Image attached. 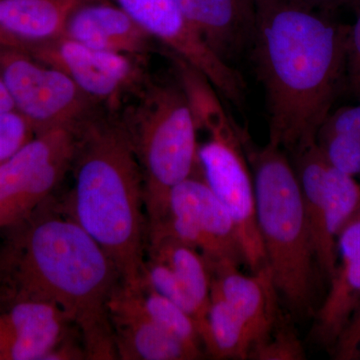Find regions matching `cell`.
<instances>
[{
	"label": "cell",
	"instance_id": "obj_1",
	"mask_svg": "<svg viewBox=\"0 0 360 360\" xmlns=\"http://www.w3.org/2000/svg\"><path fill=\"white\" fill-rule=\"evenodd\" d=\"M6 231L2 302L52 303L79 331L87 359H118L110 305L122 281L105 251L54 196Z\"/></svg>",
	"mask_w": 360,
	"mask_h": 360
},
{
	"label": "cell",
	"instance_id": "obj_2",
	"mask_svg": "<svg viewBox=\"0 0 360 360\" xmlns=\"http://www.w3.org/2000/svg\"><path fill=\"white\" fill-rule=\"evenodd\" d=\"M349 28L288 0L257 13L250 51L264 90L269 143L292 155L316 142L345 84Z\"/></svg>",
	"mask_w": 360,
	"mask_h": 360
},
{
	"label": "cell",
	"instance_id": "obj_3",
	"mask_svg": "<svg viewBox=\"0 0 360 360\" xmlns=\"http://www.w3.org/2000/svg\"><path fill=\"white\" fill-rule=\"evenodd\" d=\"M73 187L61 201L110 257L122 285L143 281L148 224L139 161L117 112L97 106L73 129Z\"/></svg>",
	"mask_w": 360,
	"mask_h": 360
},
{
	"label": "cell",
	"instance_id": "obj_4",
	"mask_svg": "<svg viewBox=\"0 0 360 360\" xmlns=\"http://www.w3.org/2000/svg\"><path fill=\"white\" fill-rule=\"evenodd\" d=\"M117 115L141 167L149 233L165 224L172 189L200 174L198 124L179 82L150 75Z\"/></svg>",
	"mask_w": 360,
	"mask_h": 360
},
{
	"label": "cell",
	"instance_id": "obj_5",
	"mask_svg": "<svg viewBox=\"0 0 360 360\" xmlns=\"http://www.w3.org/2000/svg\"><path fill=\"white\" fill-rule=\"evenodd\" d=\"M245 143L258 229L277 293L293 314H309L317 264L295 167L283 149L269 142L255 146L246 131Z\"/></svg>",
	"mask_w": 360,
	"mask_h": 360
},
{
	"label": "cell",
	"instance_id": "obj_6",
	"mask_svg": "<svg viewBox=\"0 0 360 360\" xmlns=\"http://www.w3.org/2000/svg\"><path fill=\"white\" fill-rule=\"evenodd\" d=\"M217 90L205 78H191L186 94L198 130L207 139L198 148L200 174L229 213L251 272L267 266L266 255L258 229L255 189L246 155L245 130L225 111Z\"/></svg>",
	"mask_w": 360,
	"mask_h": 360
},
{
	"label": "cell",
	"instance_id": "obj_7",
	"mask_svg": "<svg viewBox=\"0 0 360 360\" xmlns=\"http://www.w3.org/2000/svg\"><path fill=\"white\" fill-rule=\"evenodd\" d=\"M0 77L13 101L37 134L58 127L73 129L99 104L63 71L27 52L0 47Z\"/></svg>",
	"mask_w": 360,
	"mask_h": 360
},
{
	"label": "cell",
	"instance_id": "obj_8",
	"mask_svg": "<svg viewBox=\"0 0 360 360\" xmlns=\"http://www.w3.org/2000/svg\"><path fill=\"white\" fill-rule=\"evenodd\" d=\"M73 129L58 127L37 134L0 165V229L25 219L54 196L70 170Z\"/></svg>",
	"mask_w": 360,
	"mask_h": 360
},
{
	"label": "cell",
	"instance_id": "obj_9",
	"mask_svg": "<svg viewBox=\"0 0 360 360\" xmlns=\"http://www.w3.org/2000/svg\"><path fill=\"white\" fill-rule=\"evenodd\" d=\"M158 231L169 232L200 251L212 271L245 264L238 229L201 174L172 189L165 224L149 233Z\"/></svg>",
	"mask_w": 360,
	"mask_h": 360
},
{
	"label": "cell",
	"instance_id": "obj_10",
	"mask_svg": "<svg viewBox=\"0 0 360 360\" xmlns=\"http://www.w3.org/2000/svg\"><path fill=\"white\" fill-rule=\"evenodd\" d=\"M27 53L63 71L94 103L115 112L149 77L146 59L98 51L65 37Z\"/></svg>",
	"mask_w": 360,
	"mask_h": 360
},
{
	"label": "cell",
	"instance_id": "obj_11",
	"mask_svg": "<svg viewBox=\"0 0 360 360\" xmlns=\"http://www.w3.org/2000/svg\"><path fill=\"white\" fill-rule=\"evenodd\" d=\"M132 20L213 84H224L231 68L189 25L176 0H113Z\"/></svg>",
	"mask_w": 360,
	"mask_h": 360
},
{
	"label": "cell",
	"instance_id": "obj_12",
	"mask_svg": "<svg viewBox=\"0 0 360 360\" xmlns=\"http://www.w3.org/2000/svg\"><path fill=\"white\" fill-rule=\"evenodd\" d=\"M2 302V360H45L66 336L77 329L65 312L52 303L25 298Z\"/></svg>",
	"mask_w": 360,
	"mask_h": 360
},
{
	"label": "cell",
	"instance_id": "obj_13",
	"mask_svg": "<svg viewBox=\"0 0 360 360\" xmlns=\"http://www.w3.org/2000/svg\"><path fill=\"white\" fill-rule=\"evenodd\" d=\"M329 283L314 335L331 350L360 307V200L336 239V266Z\"/></svg>",
	"mask_w": 360,
	"mask_h": 360
},
{
	"label": "cell",
	"instance_id": "obj_14",
	"mask_svg": "<svg viewBox=\"0 0 360 360\" xmlns=\"http://www.w3.org/2000/svg\"><path fill=\"white\" fill-rule=\"evenodd\" d=\"M139 290L122 285L110 302V322L118 359H198L151 319L144 309Z\"/></svg>",
	"mask_w": 360,
	"mask_h": 360
},
{
	"label": "cell",
	"instance_id": "obj_15",
	"mask_svg": "<svg viewBox=\"0 0 360 360\" xmlns=\"http://www.w3.org/2000/svg\"><path fill=\"white\" fill-rule=\"evenodd\" d=\"M65 37L98 51L148 60L156 40L117 4L85 0L72 11Z\"/></svg>",
	"mask_w": 360,
	"mask_h": 360
},
{
	"label": "cell",
	"instance_id": "obj_16",
	"mask_svg": "<svg viewBox=\"0 0 360 360\" xmlns=\"http://www.w3.org/2000/svg\"><path fill=\"white\" fill-rule=\"evenodd\" d=\"M189 25L220 59H232L251 47L257 13L243 0H176Z\"/></svg>",
	"mask_w": 360,
	"mask_h": 360
},
{
	"label": "cell",
	"instance_id": "obj_17",
	"mask_svg": "<svg viewBox=\"0 0 360 360\" xmlns=\"http://www.w3.org/2000/svg\"><path fill=\"white\" fill-rule=\"evenodd\" d=\"M85 0H1L0 47L28 52L65 35L70 14Z\"/></svg>",
	"mask_w": 360,
	"mask_h": 360
},
{
	"label": "cell",
	"instance_id": "obj_18",
	"mask_svg": "<svg viewBox=\"0 0 360 360\" xmlns=\"http://www.w3.org/2000/svg\"><path fill=\"white\" fill-rule=\"evenodd\" d=\"M212 283L245 321L252 347L264 340L281 315L269 267L252 272V276L243 274L238 266L219 267L212 271Z\"/></svg>",
	"mask_w": 360,
	"mask_h": 360
},
{
	"label": "cell",
	"instance_id": "obj_19",
	"mask_svg": "<svg viewBox=\"0 0 360 360\" xmlns=\"http://www.w3.org/2000/svg\"><path fill=\"white\" fill-rule=\"evenodd\" d=\"M148 257L167 264L207 314L212 295V271L205 257L188 243L167 231L148 234Z\"/></svg>",
	"mask_w": 360,
	"mask_h": 360
},
{
	"label": "cell",
	"instance_id": "obj_20",
	"mask_svg": "<svg viewBox=\"0 0 360 360\" xmlns=\"http://www.w3.org/2000/svg\"><path fill=\"white\" fill-rule=\"evenodd\" d=\"M201 340L205 352L215 359H248L252 347L245 321L213 283Z\"/></svg>",
	"mask_w": 360,
	"mask_h": 360
},
{
	"label": "cell",
	"instance_id": "obj_21",
	"mask_svg": "<svg viewBox=\"0 0 360 360\" xmlns=\"http://www.w3.org/2000/svg\"><path fill=\"white\" fill-rule=\"evenodd\" d=\"M360 200V184L329 163L324 184L323 236L326 252L336 266V239Z\"/></svg>",
	"mask_w": 360,
	"mask_h": 360
},
{
	"label": "cell",
	"instance_id": "obj_22",
	"mask_svg": "<svg viewBox=\"0 0 360 360\" xmlns=\"http://www.w3.org/2000/svg\"><path fill=\"white\" fill-rule=\"evenodd\" d=\"M139 291L144 309L151 319L201 359L205 348L198 323L193 317L151 288L144 281Z\"/></svg>",
	"mask_w": 360,
	"mask_h": 360
},
{
	"label": "cell",
	"instance_id": "obj_23",
	"mask_svg": "<svg viewBox=\"0 0 360 360\" xmlns=\"http://www.w3.org/2000/svg\"><path fill=\"white\" fill-rule=\"evenodd\" d=\"M143 281L161 295L179 305L198 323L200 336L205 329L206 315L200 309L191 293L167 264L149 258L144 265ZM203 345V343H202Z\"/></svg>",
	"mask_w": 360,
	"mask_h": 360
},
{
	"label": "cell",
	"instance_id": "obj_24",
	"mask_svg": "<svg viewBox=\"0 0 360 360\" xmlns=\"http://www.w3.org/2000/svg\"><path fill=\"white\" fill-rule=\"evenodd\" d=\"M279 315L276 326L264 340L251 348L248 359L302 360L304 347L290 321Z\"/></svg>",
	"mask_w": 360,
	"mask_h": 360
},
{
	"label": "cell",
	"instance_id": "obj_25",
	"mask_svg": "<svg viewBox=\"0 0 360 360\" xmlns=\"http://www.w3.org/2000/svg\"><path fill=\"white\" fill-rule=\"evenodd\" d=\"M316 142L333 167L355 179L360 176V135H322Z\"/></svg>",
	"mask_w": 360,
	"mask_h": 360
},
{
	"label": "cell",
	"instance_id": "obj_26",
	"mask_svg": "<svg viewBox=\"0 0 360 360\" xmlns=\"http://www.w3.org/2000/svg\"><path fill=\"white\" fill-rule=\"evenodd\" d=\"M35 136L32 125L18 110L13 108L0 112V165L15 155Z\"/></svg>",
	"mask_w": 360,
	"mask_h": 360
},
{
	"label": "cell",
	"instance_id": "obj_27",
	"mask_svg": "<svg viewBox=\"0 0 360 360\" xmlns=\"http://www.w3.org/2000/svg\"><path fill=\"white\" fill-rule=\"evenodd\" d=\"M356 13V20L350 25L348 34L345 84L354 98L360 101V6Z\"/></svg>",
	"mask_w": 360,
	"mask_h": 360
},
{
	"label": "cell",
	"instance_id": "obj_28",
	"mask_svg": "<svg viewBox=\"0 0 360 360\" xmlns=\"http://www.w3.org/2000/svg\"><path fill=\"white\" fill-rule=\"evenodd\" d=\"M329 134L360 135V101L356 105L345 106L329 113L317 137Z\"/></svg>",
	"mask_w": 360,
	"mask_h": 360
},
{
	"label": "cell",
	"instance_id": "obj_29",
	"mask_svg": "<svg viewBox=\"0 0 360 360\" xmlns=\"http://www.w3.org/2000/svg\"><path fill=\"white\" fill-rule=\"evenodd\" d=\"M331 354L338 360L360 359V307L336 341Z\"/></svg>",
	"mask_w": 360,
	"mask_h": 360
},
{
	"label": "cell",
	"instance_id": "obj_30",
	"mask_svg": "<svg viewBox=\"0 0 360 360\" xmlns=\"http://www.w3.org/2000/svg\"><path fill=\"white\" fill-rule=\"evenodd\" d=\"M291 4L309 11L329 13L340 7H352L355 11L359 8L360 0H288Z\"/></svg>",
	"mask_w": 360,
	"mask_h": 360
},
{
	"label": "cell",
	"instance_id": "obj_31",
	"mask_svg": "<svg viewBox=\"0 0 360 360\" xmlns=\"http://www.w3.org/2000/svg\"><path fill=\"white\" fill-rule=\"evenodd\" d=\"M13 104L11 96L7 91L6 84L0 77V112L2 111L13 110Z\"/></svg>",
	"mask_w": 360,
	"mask_h": 360
},
{
	"label": "cell",
	"instance_id": "obj_32",
	"mask_svg": "<svg viewBox=\"0 0 360 360\" xmlns=\"http://www.w3.org/2000/svg\"><path fill=\"white\" fill-rule=\"evenodd\" d=\"M279 1L281 0H257V13L269 8L270 6H274V4Z\"/></svg>",
	"mask_w": 360,
	"mask_h": 360
},
{
	"label": "cell",
	"instance_id": "obj_33",
	"mask_svg": "<svg viewBox=\"0 0 360 360\" xmlns=\"http://www.w3.org/2000/svg\"><path fill=\"white\" fill-rule=\"evenodd\" d=\"M243 2L251 11L257 13V0H243Z\"/></svg>",
	"mask_w": 360,
	"mask_h": 360
},
{
	"label": "cell",
	"instance_id": "obj_34",
	"mask_svg": "<svg viewBox=\"0 0 360 360\" xmlns=\"http://www.w3.org/2000/svg\"><path fill=\"white\" fill-rule=\"evenodd\" d=\"M0 360H2V359H1V356H0Z\"/></svg>",
	"mask_w": 360,
	"mask_h": 360
},
{
	"label": "cell",
	"instance_id": "obj_35",
	"mask_svg": "<svg viewBox=\"0 0 360 360\" xmlns=\"http://www.w3.org/2000/svg\"><path fill=\"white\" fill-rule=\"evenodd\" d=\"M0 1H1V0H0Z\"/></svg>",
	"mask_w": 360,
	"mask_h": 360
}]
</instances>
